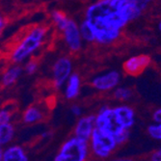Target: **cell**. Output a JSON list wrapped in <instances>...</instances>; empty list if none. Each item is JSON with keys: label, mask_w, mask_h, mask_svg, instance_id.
<instances>
[{"label": "cell", "mask_w": 161, "mask_h": 161, "mask_svg": "<svg viewBox=\"0 0 161 161\" xmlns=\"http://www.w3.org/2000/svg\"><path fill=\"white\" fill-rule=\"evenodd\" d=\"M151 0H98L87 9L85 21L92 28L95 42L110 45L121 36L123 29L138 19Z\"/></svg>", "instance_id": "obj_1"}, {"label": "cell", "mask_w": 161, "mask_h": 161, "mask_svg": "<svg viewBox=\"0 0 161 161\" xmlns=\"http://www.w3.org/2000/svg\"><path fill=\"white\" fill-rule=\"evenodd\" d=\"M47 32V28L42 26L34 27L28 31L13 49L11 54L12 61L14 63H20L34 53L42 46Z\"/></svg>", "instance_id": "obj_2"}, {"label": "cell", "mask_w": 161, "mask_h": 161, "mask_svg": "<svg viewBox=\"0 0 161 161\" xmlns=\"http://www.w3.org/2000/svg\"><path fill=\"white\" fill-rule=\"evenodd\" d=\"M90 155L88 141L72 135L61 145L53 161H88Z\"/></svg>", "instance_id": "obj_3"}, {"label": "cell", "mask_w": 161, "mask_h": 161, "mask_svg": "<svg viewBox=\"0 0 161 161\" xmlns=\"http://www.w3.org/2000/svg\"><path fill=\"white\" fill-rule=\"evenodd\" d=\"M88 143L91 154L98 159H107L119 147L114 135L98 128L93 131Z\"/></svg>", "instance_id": "obj_4"}, {"label": "cell", "mask_w": 161, "mask_h": 161, "mask_svg": "<svg viewBox=\"0 0 161 161\" xmlns=\"http://www.w3.org/2000/svg\"><path fill=\"white\" fill-rule=\"evenodd\" d=\"M95 124L96 128L106 131V132L114 135V137L125 130L117 121L113 107L108 105H102L98 109L97 113L95 115Z\"/></svg>", "instance_id": "obj_5"}, {"label": "cell", "mask_w": 161, "mask_h": 161, "mask_svg": "<svg viewBox=\"0 0 161 161\" xmlns=\"http://www.w3.org/2000/svg\"><path fill=\"white\" fill-rule=\"evenodd\" d=\"M72 74V63L68 57H60L53 66V86L61 89Z\"/></svg>", "instance_id": "obj_6"}, {"label": "cell", "mask_w": 161, "mask_h": 161, "mask_svg": "<svg viewBox=\"0 0 161 161\" xmlns=\"http://www.w3.org/2000/svg\"><path fill=\"white\" fill-rule=\"evenodd\" d=\"M121 81V75L117 70H110L95 76L91 85L98 92H108L118 87Z\"/></svg>", "instance_id": "obj_7"}, {"label": "cell", "mask_w": 161, "mask_h": 161, "mask_svg": "<svg viewBox=\"0 0 161 161\" xmlns=\"http://www.w3.org/2000/svg\"><path fill=\"white\" fill-rule=\"evenodd\" d=\"M62 32L69 50H71L72 52L79 51L82 47V37L77 23L75 20L69 19L67 26Z\"/></svg>", "instance_id": "obj_8"}, {"label": "cell", "mask_w": 161, "mask_h": 161, "mask_svg": "<svg viewBox=\"0 0 161 161\" xmlns=\"http://www.w3.org/2000/svg\"><path fill=\"white\" fill-rule=\"evenodd\" d=\"M152 60L151 57L146 55V54H141V55H136L128 58V59L124 63L123 68L124 70L125 71V74L128 75H139L140 74L147 69Z\"/></svg>", "instance_id": "obj_9"}, {"label": "cell", "mask_w": 161, "mask_h": 161, "mask_svg": "<svg viewBox=\"0 0 161 161\" xmlns=\"http://www.w3.org/2000/svg\"><path fill=\"white\" fill-rule=\"evenodd\" d=\"M95 129H96L95 115L81 116L78 118L75 125L74 136L85 141H89Z\"/></svg>", "instance_id": "obj_10"}, {"label": "cell", "mask_w": 161, "mask_h": 161, "mask_svg": "<svg viewBox=\"0 0 161 161\" xmlns=\"http://www.w3.org/2000/svg\"><path fill=\"white\" fill-rule=\"evenodd\" d=\"M117 121L125 129L130 130L136 122V114L134 109L127 104H120L113 107Z\"/></svg>", "instance_id": "obj_11"}, {"label": "cell", "mask_w": 161, "mask_h": 161, "mask_svg": "<svg viewBox=\"0 0 161 161\" xmlns=\"http://www.w3.org/2000/svg\"><path fill=\"white\" fill-rule=\"evenodd\" d=\"M3 161H29V156L22 146L10 144L3 148Z\"/></svg>", "instance_id": "obj_12"}, {"label": "cell", "mask_w": 161, "mask_h": 161, "mask_svg": "<svg viewBox=\"0 0 161 161\" xmlns=\"http://www.w3.org/2000/svg\"><path fill=\"white\" fill-rule=\"evenodd\" d=\"M81 90V79L79 75L77 74H71L65 84V91L64 96L67 99L71 100L76 98Z\"/></svg>", "instance_id": "obj_13"}, {"label": "cell", "mask_w": 161, "mask_h": 161, "mask_svg": "<svg viewBox=\"0 0 161 161\" xmlns=\"http://www.w3.org/2000/svg\"><path fill=\"white\" fill-rule=\"evenodd\" d=\"M45 112L38 105H31L22 114V122L26 125H35L45 119Z\"/></svg>", "instance_id": "obj_14"}, {"label": "cell", "mask_w": 161, "mask_h": 161, "mask_svg": "<svg viewBox=\"0 0 161 161\" xmlns=\"http://www.w3.org/2000/svg\"><path fill=\"white\" fill-rule=\"evenodd\" d=\"M16 136V127L13 123L0 124V146L2 148L12 144Z\"/></svg>", "instance_id": "obj_15"}, {"label": "cell", "mask_w": 161, "mask_h": 161, "mask_svg": "<svg viewBox=\"0 0 161 161\" xmlns=\"http://www.w3.org/2000/svg\"><path fill=\"white\" fill-rule=\"evenodd\" d=\"M21 74H22V68L18 65L7 69L1 78L2 85L5 87H10V86L14 85L19 80Z\"/></svg>", "instance_id": "obj_16"}, {"label": "cell", "mask_w": 161, "mask_h": 161, "mask_svg": "<svg viewBox=\"0 0 161 161\" xmlns=\"http://www.w3.org/2000/svg\"><path fill=\"white\" fill-rule=\"evenodd\" d=\"M132 91H131L129 88L127 87H124V86H118L116 87L113 90V97L115 99H117L118 101H127L129 100L131 97H132Z\"/></svg>", "instance_id": "obj_17"}, {"label": "cell", "mask_w": 161, "mask_h": 161, "mask_svg": "<svg viewBox=\"0 0 161 161\" xmlns=\"http://www.w3.org/2000/svg\"><path fill=\"white\" fill-rule=\"evenodd\" d=\"M51 19L54 22V24L56 25V27L59 29L60 31H63L65 27L68 24V21L69 19L67 18L66 14L61 12V11H58V10H54L51 13Z\"/></svg>", "instance_id": "obj_18"}, {"label": "cell", "mask_w": 161, "mask_h": 161, "mask_svg": "<svg viewBox=\"0 0 161 161\" xmlns=\"http://www.w3.org/2000/svg\"><path fill=\"white\" fill-rule=\"evenodd\" d=\"M79 30H80L82 40H84V41H86L88 42H95V36H94L92 28L90 27V25L88 24L85 20H83L82 23L79 25Z\"/></svg>", "instance_id": "obj_19"}, {"label": "cell", "mask_w": 161, "mask_h": 161, "mask_svg": "<svg viewBox=\"0 0 161 161\" xmlns=\"http://www.w3.org/2000/svg\"><path fill=\"white\" fill-rule=\"evenodd\" d=\"M148 134L156 141H161V124H152L148 126Z\"/></svg>", "instance_id": "obj_20"}, {"label": "cell", "mask_w": 161, "mask_h": 161, "mask_svg": "<svg viewBox=\"0 0 161 161\" xmlns=\"http://www.w3.org/2000/svg\"><path fill=\"white\" fill-rule=\"evenodd\" d=\"M14 113L11 108L4 107L0 109V124H8L12 123Z\"/></svg>", "instance_id": "obj_21"}, {"label": "cell", "mask_w": 161, "mask_h": 161, "mask_svg": "<svg viewBox=\"0 0 161 161\" xmlns=\"http://www.w3.org/2000/svg\"><path fill=\"white\" fill-rule=\"evenodd\" d=\"M37 69H38V63L36 61H33V60L26 63V65L24 67V71L29 75H34L37 71Z\"/></svg>", "instance_id": "obj_22"}, {"label": "cell", "mask_w": 161, "mask_h": 161, "mask_svg": "<svg viewBox=\"0 0 161 161\" xmlns=\"http://www.w3.org/2000/svg\"><path fill=\"white\" fill-rule=\"evenodd\" d=\"M70 113L74 115L75 117H81L83 114V109L80 105L78 104H72L70 106Z\"/></svg>", "instance_id": "obj_23"}, {"label": "cell", "mask_w": 161, "mask_h": 161, "mask_svg": "<svg viewBox=\"0 0 161 161\" xmlns=\"http://www.w3.org/2000/svg\"><path fill=\"white\" fill-rule=\"evenodd\" d=\"M150 160L151 161H161V147H159L158 149L154 150L151 156H150Z\"/></svg>", "instance_id": "obj_24"}, {"label": "cell", "mask_w": 161, "mask_h": 161, "mask_svg": "<svg viewBox=\"0 0 161 161\" xmlns=\"http://www.w3.org/2000/svg\"><path fill=\"white\" fill-rule=\"evenodd\" d=\"M153 120L156 124H161V107L155 109L153 113Z\"/></svg>", "instance_id": "obj_25"}, {"label": "cell", "mask_w": 161, "mask_h": 161, "mask_svg": "<svg viewBox=\"0 0 161 161\" xmlns=\"http://www.w3.org/2000/svg\"><path fill=\"white\" fill-rule=\"evenodd\" d=\"M5 26V21H4V19L0 16V32H1V30L4 28Z\"/></svg>", "instance_id": "obj_26"}, {"label": "cell", "mask_w": 161, "mask_h": 161, "mask_svg": "<svg viewBox=\"0 0 161 161\" xmlns=\"http://www.w3.org/2000/svg\"><path fill=\"white\" fill-rule=\"evenodd\" d=\"M112 161H134V160L131 159V158H117V159H114Z\"/></svg>", "instance_id": "obj_27"}, {"label": "cell", "mask_w": 161, "mask_h": 161, "mask_svg": "<svg viewBox=\"0 0 161 161\" xmlns=\"http://www.w3.org/2000/svg\"><path fill=\"white\" fill-rule=\"evenodd\" d=\"M0 161H3V149L0 150Z\"/></svg>", "instance_id": "obj_28"}, {"label": "cell", "mask_w": 161, "mask_h": 161, "mask_svg": "<svg viewBox=\"0 0 161 161\" xmlns=\"http://www.w3.org/2000/svg\"><path fill=\"white\" fill-rule=\"evenodd\" d=\"M158 27H159V30L161 31V20L159 21V24H158Z\"/></svg>", "instance_id": "obj_29"}, {"label": "cell", "mask_w": 161, "mask_h": 161, "mask_svg": "<svg viewBox=\"0 0 161 161\" xmlns=\"http://www.w3.org/2000/svg\"><path fill=\"white\" fill-rule=\"evenodd\" d=\"M1 149H3V148L1 147V146H0V150H1Z\"/></svg>", "instance_id": "obj_30"}]
</instances>
